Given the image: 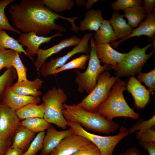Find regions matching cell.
<instances>
[{
  "label": "cell",
  "mask_w": 155,
  "mask_h": 155,
  "mask_svg": "<svg viewBox=\"0 0 155 155\" xmlns=\"http://www.w3.org/2000/svg\"><path fill=\"white\" fill-rule=\"evenodd\" d=\"M8 11L16 28L24 33L33 32L41 36L53 30L65 32V28L55 22L59 18L68 21L72 30L78 28L75 23L78 17L70 18L60 15L46 7L42 0H22L19 4L11 5Z\"/></svg>",
  "instance_id": "obj_1"
},
{
  "label": "cell",
  "mask_w": 155,
  "mask_h": 155,
  "mask_svg": "<svg viewBox=\"0 0 155 155\" xmlns=\"http://www.w3.org/2000/svg\"><path fill=\"white\" fill-rule=\"evenodd\" d=\"M62 111L67 121L80 124L82 127L99 133L109 134L119 127L118 124L102 116L97 112L86 111L76 104L64 103Z\"/></svg>",
  "instance_id": "obj_2"
},
{
  "label": "cell",
  "mask_w": 155,
  "mask_h": 155,
  "mask_svg": "<svg viewBox=\"0 0 155 155\" xmlns=\"http://www.w3.org/2000/svg\"><path fill=\"white\" fill-rule=\"evenodd\" d=\"M125 82L119 78L113 86L107 99L99 107L96 112L111 120L117 117H125L137 119L139 115L128 105L123 95L126 90Z\"/></svg>",
  "instance_id": "obj_3"
},
{
  "label": "cell",
  "mask_w": 155,
  "mask_h": 155,
  "mask_svg": "<svg viewBox=\"0 0 155 155\" xmlns=\"http://www.w3.org/2000/svg\"><path fill=\"white\" fill-rule=\"evenodd\" d=\"M90 51L88 67L84 72L75 69V82L78 86V90L80 93H89L96 86L99 75L110 69V66L105 64L102 66L98 58L93 37L90 39Z\"/></svg>",
  "instance_id": "obj_4"
},
{
  "label": "cell",
  "mask_w": 155,
  "mask_h": 155,
  "mask_svg": "<svg viewBox=\"0 0 155 155\" xmlns=\"http://www.w3.org/2000/svg\"><path fill=\"white\" fill-rule=\"evenodd\" d=\"M67 99L62 88L55 87L48 90L42 98L44 107L43 118L48 123L53 124L63 130L68 126L62 113L63 104Z\"/></svg>",
  "instance_id": "obj_5"
},
{
  "label": "cell",
  "mask_w": 155,
  "mask_h": 155,
  "mask_svg": "<svg viewBox=\"0 0 155 155\" xmlns=\"http://www.w3.org/2000/svg\"><path fill=\"white\" fill-rule=\"evenodd\" d=\"M119 78L117 76H111L108 71L102 72L99 76L96 84L93 89L76 105L86 111L96 112L107 99L111 88Z\"/></svg>",
  "instance_id": "obj_6"
},
{
  "label": "cell",
  "mask_w": 155,
  "mask_h": 155,
  "mask_svg": "<svg viewBox=\"0 0 155 155\" xmlns=\"http://www.w3.org/2000/svg\"><path fill=\"white\" fill-rule=\"evenodd\" d=\"M67 121L68 126L74 134L84 137L95 145L99 148L102 155H113L114 150L117 144L129 134L128 129L121 126L119 132L117 135L100 136L88 132L78 123Z\"/></svg>",
  "instance_id": "obj_7"
},
{
  "label": "cell",
  "mask_w": 155,
  "mask_h": 155,
  "mask_svg": "<svg viewBox=\"0 0 155 155\" xmlns=\"http://www.w3.org/2000/svg\"><path fill=\"white\" fill-rule=\"evenodd\" d=\"M152 45L150 43L142 48L136 45L126 53L123 59L117 64V76H133L141 72L147 60L154 54V49L149 54H146V50Z\"/></svg>",
  "instance_id": "obj_8"
},
{
  "label": "cell",
  "mask_w": 155,
  "mask_h": 155,
  "mask_svg": "<svg viewBox=\"0 0 155 155\" xmlns=\"http://www.w3.org/2000/svg\"><path fill=\"white\" fill-rule=\"evenodd\" d=\"M93 35L92 33H86L81 39L79 44L71 51L63 56L54 59H51L50 61L45 62L40 70L42 75L44 78H46L51 75L53 71L64 65L70 58L77 53H84L89 54L90 51V47L88 45V42Z\"/></svg>",
  "instance_id": "obj_9"
},
{
  "label": "cell",
  "mask_w": 155,
  "mask_h": 155,
  "mask_svg": "<svg viewBox=\"0 0 155 155\" xmlns=\"http://www.w3.org/2000/svg\"><path fill=\"white\" fill-rule=\"evenodd\" d=\"M20 122L16 111L0 102V136L11 140Z\"/></svg>",
  "instance_id": "obj_10"
},
{
  "label": "cell",
  "mask_w": 155,
  "mask_h": 155,
  "mask_svg": "<svg viewBox=\"0 0 155 155\" xmlns=\"http://www.w3.org/2000/svg\"><path fill=\"white\" fill-rule=\"evenodd\" d=\"M63 34L58 32L54 35L49 37L38 36L34 32L21 33L17 40L22 46H26L27 49L26 51L29 57L32 60V57L37 54L40 45L43 43H48L53 38L56 37H61Z\"/></svg>",
  "instance_id": "obj_11"
},
{
  "label": "cell",
  "mask_w": 155,
  "mask_h": 155,
  "mask_svg": "<svg viewBox=\"0 0 155 155\" xmlns=\"http://www.w3.org/2000/svg\"><path fill=\"white\" fill-rule=\"evenodd\" d=\"M91 142L73 133L63 138L50 155H71Z\"/></svg>",
  "instance_id": "obj_12"
},
{
  "label": "cell",
  "mask_w": 155,
  "mask_h": 155,
  "mask_svg": "<svg viewBox=\"0 0 155 155\" xmlns=\"http://www.w3.org/2000/svg\"><path fill=\"white\" fill-rule=\"evenodd\" d=\"M81 39L75 35L69 38H65L58 44L47 49H39L37 52V58L34 63L37 70L39 71L46 60L52 55L57 53L63 49L73 46H76L80 41Z\"/></svg>",
  "instance_id": "obj_13"
},
{
  "label": "cell",
  "mask_w": 155,
  "mask_h": 155,
  "mask_svg": "<svg viewBox=\"0 0 155 155\" xmlns=\"http://www.w3.org/2000/svg\"><path fill=\"white\" fill-rule=\"evenodd\" d=\"M46 130L40 155H50L63 138L73 133L70 128L65 130L57 131L51 124Z\"/></svg>",
  "instance_id": "obj_14"
},
{
  "label": "cell",
  "mask_w": 155,
  "mask_h": 155,
  "mask_svg": "<svg viewBox=\"0 0 155 155\" xmlns=\"http://www.w3.org/2000/svg\"><path fill=\"white\" fill-rule=\"evenodd\" d=\"M95 48L97 57L100 62L109 65L116 71L117 64L123 59L126 54L116 51L109 43L95 45Z\"/></svg>",
  "instance_id": "obj_15"
},
{
  "label": "cell",
  "mask_w": 155,
  "mask_h": 155,
  "mask_svg": "<svg viewBox=\"0 0 155 155\" xmlns=\"http://www.w3.org/2000/svg\"><path fill=\"white\" fill-rule=\"evenodd\" d=\"M127 89L133 97L136 106L138 108L145 107L150 100V92L135 77H130Z\"/></svg>",
  "instance_id": "obj_16"
},
{
  "label": "cell",
  "mask_w": 155,
  "mask_h": 155,
  "mask_svg": "<svg viewBox=\"0 0 155 155\" xmlns=\"http://www.w3.org/2000/svg\"><path fill=\"white\" fill-rule=\"evenodd\" d=\"M40 102L39 96L18 94L13 92L10 88L1 102L10 108L16 111L28 104H37Z\"/></svg>",
  "instance_id": "obj_17"
},
{
  "label": "cell",
  "mask_w": 155,
  "mask_h": 155,
  "mask_svg": "<svg viewBox=\"0 0 155 155\" xmlns=\"http://www.w3.org/2000/svg\"><path fill=\"white\" fill-rule=\"evenodd\" d=\"M124 15L117 11L113 13L109 20L110 23L115 33L117 38H120V41L113 42L112 45L117 47L118 45L133 30L126 20L124 18Z\"/></svg>",
  "instance_id": "obj_18"
},
{
  "label": "cell",
  "mask_w": 155,
  "mask_h": 155,
  "mask_svg": "<svg viewBox=\"0 0 155 155\" xmlns=\"http://www.w3.org/2000/svg\"><path fill=\"white\" fill-rule=\"evenodd\" d=\"M42 83L43 81L41 79L36 78L33 81L27 80L20 82H17L11 86L10 89L18 94L39 96L42 94L39 90Z\"/></svg>",
  "instance_id": "obj_19"
},
{
  "label": "cell",
  "mask_w": 155,
  "mask_h": 155,
  "mask_svg": "<svg viewBox=\"0 0 155 155\" xmlns=\"http://www.w3.org/2000/svg\"><path fill=\"white\" fill-rule=\"evenodd\" d=\"M103 19L101 10H88L84 18L80 22V30L82 32L87 30L96 32L100 28Z\"/></svg>",
  "instance_id": "obj_20"
},
{
  "label": "cell",
  "mask_w": 155,
  "mask_h": 155,
  "mask_svg": "<svg viewBox=\"0 0 155 155\" xmlns=\"http://www.w3.org/2000/svg\"><path fill=\"white\" fill-rule=\"evenodd\" d=\"M155 33V13L154 12L148 15L146 19L138 26L133 30L130 34L122 41L135 36H146L151 39Z\"/></svg>",
  "instance_id": "obj_21"
},
{
  "label": "cell",
  "mask_w": 155,
  "mask_h": 155,
  "mask_svg": "<svg viewBox=\"0 0 155 155\" xmlns=\"http://www.w3.org/2000/svg\"><path fill=\"white\" fill-rule=\"evenodd\" d=\"M14 135L13 141L11 148H18L24 152L26 150L34 139L35 133L25 127L20 125Z\"/></svg>",
  "instance_id": "obj_22"
},
{
  "label": "cell",
  "mask_w": 155,
  "mask_h": 155,
  "mask_svg": "<svg viewBox=\"0 0 155 155\" xmlns=\"http://www.w3.org/2000/svg\"><path fill=\"white\" fill-rule=\"evenodd\" d=\"M93 37L95 45L108 43L117 38L109 21L104 19Z\"/></svg>",
  "instance_id": "obj_23"
},
{
  "label": "cell",
  "mask_w": 155,
  "mask_h": 155,
  "mask_svg": "<svg viewBox=\"0 0 155 155\" xmlns=\"http://www.w3.org/2000/svg\"><path fill=\"white\" fill-rule=\"evenodd\" d=\"M16 111L20 120L34 117L43 118L44 104L43 103L40 105L30 104L20 108Z\"/></svg>",
  "instance_id": "obj_24"
},
{
  "label": "cell",
  "mask_w": 155,
  "mask_h": 155,
  "mask_svg": "<svg viewBox=\"0 0 155 155\" xmlns=\"http://www.w3.org/2000/svg\"><path fill=\"white\" fill-rule=\"evenodd\" d=\"M124 14L128 20L127 23L132 28H137L147 15L143 7L136 5L123 10Z\"/></svg>",
  "instance_id": "obj_25"
},
{
  "label": "cell",
  "mask_w": 155,
  "mask_h": 155,
  "mask_svg": "<svg viewBox=\"0 0 155 155\" xmlns=\"http://www.w3.org/2000/svg\"><path fill=\"white\" fill-rule=\"evenodd\" d=\"M17 78L16 71L13 67L7 69L0 75V102Z\"/></svg>",
  "instance_id": "obj_26"
},
{
  "label": "cell",
  "mask_w": 155,
  "mask_h": 155,
  "mask_svg": "<svg viewBox=\"0 0 155 155\" xmlns=\"http://www.w3.org/2000/svg\"><path fill=\"white\" fill-rule=\"evenodd\" d=\"M7 49L13 50L20 54L23 53L28 57L17 40L11 37L4 30H0V49Z\"/></svg>",
  "instance_id": "obj_27"
},
{
  "label": "cell",
  "mask_w": 155,
  "mask_h": 155,
  "mask_svg": "<svg viewBox=\"0 0 155 155\" xmlns=\"http://www.w3.org/2000/svg\"><path fill=\"white\" fill-rule=\"evenodd\" d=\"M51 125L43 118L34 117L24 120L20 122V125L25 127L35 133L44 131Z\"/></svg>",
  "instance_id": "obj_28"
},
{
  "label": "cell",
  "mask_w": 155,
  "mask_h": 155,
  "mask_svg": "<svg viewBox=\"0 0 155 155\" xmlns=\"http://www.w3.org/2000/svg\"><path fill=\"white\" fill-rule=\"evenodd\" d=\"M44 5L52 11L57 13L70 10L74 1L72 0H42Z\"/></svg>",
  "instance_id": "obj_29"
},
{
  "label": "cell",
  "mask_w": 155,
  "mask_h": 155,
  "mask_svg": "<svg viewBox=\"0 0 155 155\" xmlns=\"http://www.w3.org/2000/svg\"><path fill=\"white\" fill-rule=\"evenodd\" d=\"M89 57L90 55L89 54L82 55L55 70L51 73V75L72 69H84L85 68L86 63L89 59Z\"/></svg>",
  "instance_id": "obj_30"
},
{
  "label": "cell",
  "mask_w": 155,
  "mask_h": 155,
  "mask_svg": "<svg viewBox=\"0 0 155 155\" xmlns=\"http://www.w3.org/2000/svg\"><path fill=\"white\" fill-rule=\"evenodd\" d=\"M14 0H3L0 1V30H7L20 34L22 32L11 25L5 13L6 7Z\"/></svg>",
  "instance_id": "obj_31"
},
{
  "label": "cell",
  "mask_w": 155,
  "mask_h": 155,
  "mask_svg": "<svg viewBox=\"0 0 155 155\" xmlns=\"http://www.w3.org/2000/svg\"><path fill=\"white\" fill-rule=\"evenodd\" d=\"M16 51L13 50L0 49V73L3 68L12 67Z\"/></svg>",
  "instance_id": "obj_32"
},
{
  "label": "cell",
  "mask_w": 155,
  "mask_h": 155,
  "mask_svg": "<svg viewBox=\"0 0 155 155\" xmlns=\"http://www.w3.org/2000/svg\"><path fill=\"white\" fill-rule=\"evenodd\" d=\"M45 135L44 131L39 133L31 143L26 151L23 152L22 155H36L42 148Z\"/></svg>",
  "instance_id": "obj_33"
},
{
  "label": "cell",
  "mask_w": 155,
  "mask_h": 155,
  "mask_svg": "<svg viewBox=\"0 0 155 155\" xmlns=\"http://www.w3.org/2000/svg\"><path fill=\"white\" fill-rule=\"evenodd\" d=\"M155 115L150 119L145 121H141L132 126L128 129L129 134L138 131L136 133L137 138L139 139L142 134L148 129L155 126Z\"/></svg>",
  "instance_id": "obj_34"
},
{
  "label": "cell",
  "mask_w": 155,
  "mask_h": 155,
  "mask_svg": "<svg viewBox=\"0 0 155 155\" xmlns=\"http://www.w3.org/2000/svg\"><path fill=\"white\" fill-rule=\"evenodd\" d=\"M12 67L15 69L17 74V82H20L27 80V69L21 61L19 53L16 51V55Z\"/></svg>",
  "instance_id": "obj_35"
},
{
  "label": "cell",
  "mask_w": 155,
  "mask_h": 155,
  "mask_svg": "<svg viewBox=\"0 0 155 155\" xmlns=\"http://www.w3.org/2000/svg\"><path fill=\"white\" fill-rule=\"evenodd\" d=\"M137 80L140 82H142L148 87L150 92L155 90V69L147 73L140 72L138 73Z\"/></svg>",
  "instance_id": "obj_36"
},
{
  "label": "cell",
  "mask_w": 155,
  "mask_h": 155,
  "mask_svg": "<svg viewBox=\"0 0 155 155\" xmlns=\"http://www.w3.org/2000/svg\"><path fill=\"white\" fill-rule=\"evenodd\" d=\"M142 3V0H117L112 3L111 6L113 10L117 11L136 5H141Z\"/></svg>",
  "instance_id": "obj_37"
},
{
  "label": "cell",
  "mask_w": 155,
  "mask_h": 155,
  "mask_svg": "<svg viewBox=\"0 0 155 155\" xmlns=\"http://www.w3.org/2000/svg\"><path fill=\"white\" fill-rule=\"evenodd\" d=\"M71 155H102L99 148L91 142Z\"/></svg>",
  "instance_id": "obj_38"
},
{
  "label": "cell",
  "mask_w": 155,
  "mask_h": 155,
  "mask_svg": "<svg viewBox=\"0 0 155 155\" xmlns=\"http://www.w3.org/2000/svg\"><path fill=\"white\" fill-rule=\"evenodd\" d=\"M140 142L155 143V131L152 128L145 131L141 135L140 138Z\"/></svg>",
  "instance_id": "obj_39"
},
{
  "label": "cell",
  "mask_w": 155,
  "mask_h": 155,
  "mask_svg": "<svg viewBox=\"0 0 155 155\" xmlns=\"http://www.w3.org/2000/svg\"><path fill=\"white\" fill-rule=\"evenodd\" d=\"M11 140L4 139L0 136V155H5L11 147Z\"/></svg>",
  "instance_id": "obj_40"
},
{
  "label": "cell",
  "mask_w": 155,
  "mask_h": 155,
  "mask_svg": "<svg viewBox=\"0 0 155 155\" xmlns=\"http://www.w3.org/2000/svg\"><path fill=\"white\" fill-rule=\"evenodd\" d=\"M143 3L144 4L143 7L147 15L155 11V0H144L143 1Z\"/></svg>",
  "instance_id": "obj_41"
},
{
  "label": "cell",
  "mask_w": 155,
  "mask_h": 155,
  "mask_svg": "<svg viewBox=\"0 0 155 155\" xmlns=\"http://www.w3.org/2000/svg\"><path fill=\"white\" fill-rule=\"evenodd\" d=\"M140 144L147 150L149 155H155V143L140 142Z\"/></svg>",
  "instance_id": "obj_42"
},
{
  "label": "cell",
  "mask_w": 155,
  "mask_h": 155,
  "mask_svg": "<svg viewBox=\"0 0 155 155\" xmlns=\"http://www.w3.org/2000/svg\"><path fill=\"white\" fill-rule=\"evenodd\" d=\"M120 155H141L140 152L135 147L127 149L126 151L121 154Z\"/></svg>",
  "instance_id": "obj_43"
},
{
  "label": "cell",
  "mask_w": 155,
  "mask_h": 155,
  "mask_svg": "<svg viewBox=\"0 0 155 155\" xmlns=\"http://www.w3.org/2000/svg\"><path fill=\"white\" fill-rule=\"evenodd\" d=\"M23 152L18 148H12L8 150L5 155H22Z\"/></svg>",
  "instance_id": "obj_44"
},
{
  "label": "cell",
  "mask_w": 155,
  "mask_h": 155,
  "mask_svg": "<svg viewBox=\"0 0 155 155\" xmlns=\"http://www.w3.org/2000/svg\"><path fill=\"white\" fill-rule=\"evenodd\" d=\"M98 1L97 0H88L86 1L84 6L86 9L89 10L92 6Z\"/></svg>",
  "instance_id": "obj_45"
},
{
  "label": "cell",
  "mask_w": 155,
  "mask_h": 155,
  "mask_svg": "<svg viewBox=\"0 0 155 155\" xmlns=\"http://www.w3.org/2000/svg\"><path fill=\"white\" fill-rule=\"evenodd\" d=\"M86 1L84 0H74L75 4L79 6H84L86 2Z\"/></svg>",
  "instance_id": "obj_46"
}]
</instances>
